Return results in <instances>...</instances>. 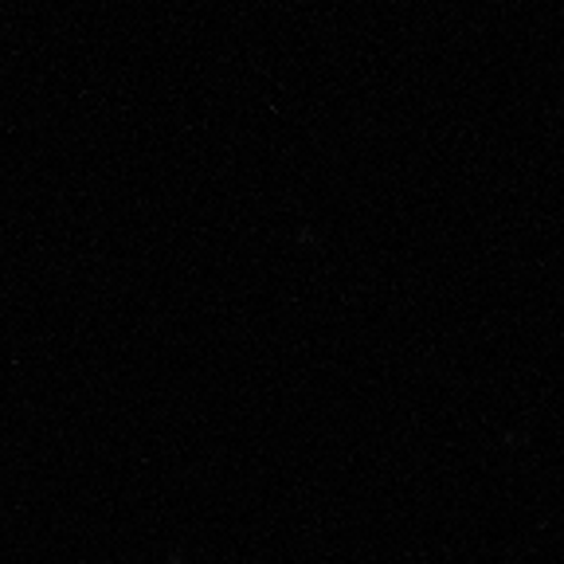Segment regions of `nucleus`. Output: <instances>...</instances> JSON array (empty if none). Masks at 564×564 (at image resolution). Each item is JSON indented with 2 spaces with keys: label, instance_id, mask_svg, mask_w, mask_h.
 Listing matches in <instances>:
<instances>
[]
</instances>
